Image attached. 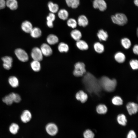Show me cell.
<instances>
[{"instance_id":"6da1fadb","label":"cell","mask_w":138,"mask_h":138,"mask_svg":"<svg viewBox=\"0 0 138 138\" xmlns=\"http://www.w3.org/2000/svg\"><path fill=\"white\" fill-rule=\"evenodd\" d=\"M84 75L82 82L86 90L90 94L98 95L102 89L99 80L89 72Z\"/></svg>"},{"instance_id":"7a4b0ae2","label":"cell","mask_w":138,"mask_h":138,"mask_svg":"<svg viewBox=\"0 0 138 138\" xmlns=\"http://www.w3.org/2000/svg\"><path fill=\"white\" fill-rule=\"evenodd\" d=\"M101 87L108 92L113 91L115 89L117 82L115 79H111L106 76H103L99 80Z\"/></svg>"},{"instance_id":"3957f363","label":"cell","mask_w":138,"mask_h":138,"mask_svg":"<svg viewBox=\"0 0 138 138\" xmlns=\"http://www.w3.org/2000/svg\"><path fill=\"white\" fill-rule=\"evenodd\" d=\"M111 19L114 23L121 26L126 24L128 21L126 16L122 13H117L115 15L112 16Z\"/></svg>"},{"instance_id":"277c9868","label":"cell","mask_w":138,"mask_h":138,"mask_svg":"<svg viewBox=\"0 0 138 138\" xmlns=\"http://www.w3.org/2000/svg\"><path fill=\"white\" fill-rule=\"evenodd\" d=\"M74 69L73 71L74 75L77 77L82 76L86 73L85 65L82 62H78L74 66Z\"/></svg>"},{"instance_id":"5b68a950","label":"cell","mask_w":138,"mask_h":138,"mask_svg":"<svg viewBox=\"0 0 138 138\" xmlns=\"http://www.w3.org/2000/svg\"><path fill=\"white\" fill-rule=\"evenodd\" d=\"M15 53L17 58L20 61L26 62L28 60V55L26 51L23 49H17L15 50Z\"/></svg>"},{"instance_id":"8992f818","label":"cell","mask_w":138,"mask_h":138,"mask_svg":"<svg viewBox=\"0 0 138 138\" xmlns=\"http://www.w3.org/2000/svg\"><path fill=\"white\" fill-rule=\"evenodd\" d=\"M31 55L33 60L40 61L43 59V55L40 48L37 47L34 48L32 50Z\"/></svg>"},{"instance_id":"52a82bcc","label":"cell","mask_w":138,"mask_h":138,"mask_svg":"<svg viewBox=\"0 0 138 138\" xmlns=\"http://www.w3.org/2000/svg\"><path fill=\"white\" fill-rule=\"evenodd\" d=\"M93 5L94 8L101 11H104L107 8V4L104 0H94Z\"/></svg>"},{"instance_id":"ba28073f","label":"cell","mask_w":138,"mask_h":138,"mask_svg":"<svg viewBox=\"0 0 138 138\" xmlns=\"http://www.w3.org/2000/svg\"><path fill=\"white\" fill-rule=\"evenodd\" d=\"M45 129L48 134L51 136L56 135L58 131L57 126L53 123H50L47 124L46 126Z\"/></svg>"},{"instance_id":"9c48e42d","label":"cell","mask_w":138,"mask_h":138,"mask_svg":"<svg viewBox=\"0 0 138 138\" xmlns=\"http://www.w3.org/2000/svg\"><path fill=\"white\" fill-rule=\"evenodd\" d=\"M43 55L48 56L51 55L53 52L52 49L49 45L47 43H43L40 48Z\"/></svg>"},{"instance_id":"30bf717a","label":"cell","mask_w":138,"mask_h":138,"mask_svg":"<svg viewBox=\"0 0 138 138\" xmlns=\"http://www.w3.org/2000/svg\"><path fill=\"white\" fill-rule=\"evenodd\" d=\"M126 107L128 112L130 115L136 113L138 111V105L134 102H129L127 103Z\"/></svg>"},{"instance_id":"8fae6325","label":"cell","mask_w":138,"mask_h":138,"mask_svg":"<svg viewBox=\"0 0 138 138\" xmlns=\"http://www.w3.org/2000/svg\"><path fill=\"white\" fill-rule=\"evenodd\" d=\"M3 62V66L6 70H9L12 67L13 60L12 58L8 56L3 57L2 59Z\"/></svg>"},{"instance_id":"7c38bea8","label":"cell","mask_w":138,"mask_h":138,"mask_svg":"<svg viewBox=\"0 0 138 138\" xmlns=\"http://www.w3.org/2000/svg\"><path fill=\"white\" fill-rule=\"evenodd\" d=\"M32 118L31 112L27 110H24L20 117L21 121L23 123H26L29 121Z\"/></svg>"},{"instance_id":"4fadbf2b","label":"cell","mask_w":138,"mask_h":138,"mask_svg":"<svg viewBox=\"0 0 138 138\" xmlns=\"http://www.w3.org/2000/svg\"><path fill=\"white\" fill-rule=\"evenodd\" d=\"M21 27L23 31L27 33H30L33 28L31 23L28 20H25L22 22Z\"/></svg>"},{"instance_id":"5bb4252c","label":"cell","mask_w":138,"mask_h":138,"mask_svg":"<svg viewBox=\"0 0 138 138\" xmlns=\"http://www.w3.org/2000/svg\"><path fill=\"white\" fill-rule=\"evenodd\" d=\"M76 98L82 103L87 100L88 97L87 94L83 91L80 90L78 92L75 96Z\"/></svg>"},{"instance_id":"9a60e30c","label":"cell","mask_w":138,"mask_h":138,"mask_svg":"<svg viewBox=\"0 0 138 138\" xmlns=\"http://www.w3.org/2000/svg\"><path fill=\"white\" fill-rule=\"evenodd\" d=\"M6 6L12 10H15L18 8V2L17 0H6Z\"/></svg>"},{"instance_id":"2e32d148","label":"cell","mask_w":138,"mask_h":138,"mask_svg":"<svg viewBox=\"0 0 138 138\" xmlns=\"http://www.w3.org/2000/svg\"><path fill=\"white\" fill-rule=\"evenodd\" d=\"M77 24L79 26L83 27L86 26L88 24V21L87 17L84 15L79 16L77 19Z\"/></svg>"},{"instance_id":"e0dca14e","label":"cell","mask_w":138,"mask_h":138,"mask_svg":"<svg viewBox=\"0 0 138 138\" xmlns=\"http://www.w3.org/2000/svg\"><path fill=\"white\" fill-rule=\"evenodd\" d=\"M114 59L117 62L122 63L125 61L126 57L123 53L121 52H118L116 53L114 55Z\"/></svg>"},{"instance_id":"ac0fdd59","label":"cell","mask_w":138,"mask_h":138,"mask_svg":"<svg viewBox=\"0 0 138 138\" xmlns=\"http://www.w3.org/2000/svg\"><path fill=\"white\" fill-rule=\"evenodd\" d=\"M76 44L77 47L81 50H87L89 48L87 43L85 41L81 39L77 41Z\"/></svg>"},{"instance_id":"d6986e66","label":"cell","mask_w":138,"mask_h":138,"mask_svg":"<svg viewBox=\"0 0 138 138\" xmlns=\"http://www.w3.org/2000/svg\"><path fill=\"white\" fill-rule=\"evenodd\" d=\"M59 41L58 37L55 35L51 34L47 38V41L49 44L53 45L57 43Z\"/></svg>"},{"instance_id":"ffe728a7","label":"cell","mask_w":138,"mask_h":138,"mask_svg":"<svg viewBox=\"0 0 138 138\" xmlns=\"http://www.w3.org/2000/svg\"><path fill=\"white\" fill-rule=\"evenodd\" d=\"M97 36L99 39L101 41H106L108 37L107 32L102 29H101L98 31Z\"/></svg>"},{"instance_id":"44dd1931","label":"cell","mask_w":138,"mask_h":138,"mask_svg":"<svg viewBox=\"0 0 138 138\" xmlns=\"http://www.w3.org/2000/svg\"><path fill=\"white\" fill-rule=\"evenodd\" d=\"M71 37L76 41L81 39L82 37V34L79 30L74 29L72 30L70 33Z\"/></svg>"},{"instance_id":"7402d4cb","label":"cell","mask_w":138,"mask_h":138,"mask_svg":"<svg viewBox=\"0 0 138 138\" xmlns=\"http://www.w3.org/2000/svg\"><path fill=\"white\" fill-rule=\"evenodd\" d=\"M8 82L10 85L13 88H16L19 85V81L18 78L15 76H12L9 77Z\"/></svg>"},{"instance_id":"603a6c76","label":"cell","mask_w":138,"mask_h":138,"mask_svg":"<svg viewBox=\"0 0 138 138\" xmlns=\"http://www.w3.org/2000/svg\"><path fill=\"white\" fill-rule=\"evenodd\" d=\"M31 36L34 38H37L41 36L42 31L41 29L37 27L33 28L30 33Z\"/></svg>"},{"instance_id":"cb8c5ba5","label":"cell","mask_w":138,"mask_h":138,"mask_svg":"<svg viewBox=\"0 0 138 138\" xmlns=\"http://www.w3.org/2000/svg\"><path fill=\"white\" fill-rule=\"evenodd\" d=\"M48 6L49 9L51 13H55L59 10L58 5L57 4L53 3L52 2H49L48 3Z\"/></svg>"},{"instance_id":"d4e9b609","label":"cell","mask_w":138,"mask_h":138,"mask_svg":"<svg viewBox=\"0 0 138 138\" xmlns=\"http://www.w3.org/2000/svg\"><path fill=\"white\" fill-rule=\"evenodd\" d=\"M58 16L61 19L65 20L68 18L69 14L67 10L63 9L60 10L58 13Z\"/></svg>"},{"instance_id":"484cf974","label":"cell","mask_w":138,"mask_h":138,"mask_svg":"<svg viewBox=\"0 0 138 138\" xmlns=\"http://www.w3.org/2000/svg\"><path fill=\"white\" fill-rule=\"evenodd\" d=\"M94 48L95 51L98 53H101L104 51V47L103 44L99 42H97L94 44Z\"/></svg>"},{"instance_id":"4316f807","label":"cell","mask_w":138,"mask_h":138,"mask_svg":"<svg viewBox=\"0 0 138 138\" xmlns=\"http://www.w3.org/2000/svg\"><path fill=\"white\" fill-rule=\"evenodd\" d=\"M65 1L67 6L73 8H77L80 4L79 0H65Z\"/></svg>"},{"instance_id":"83f0119b","label":"cell","mask_w":138,"mask_h":138,"mask_svg":"<svg viewBox=\"0 0 138 138\" xmlns=\"http://www.w3.org/2000/svg\"><path fill=\"white\" fill-rule=\"evenodd\" d=\"M40 61L33 60L30 63V66L34 72L39 71L41 68Z\"/></svg>"},{"instance_id":"f1b7e54d","label":"cell","mask_w":138,"mask_h":138,"mask_svg":"<svg viewBox=\"0 0 138 138\" xmlns=\"http://www.w3.org/2000/svg\"><path fill=\"white\" fill-rule=\"evenodd\" d=\"M121 43L122 46L126 49H129L131 45V41L127 38H124L122 39L121 40Z\"/></svg>"},{"instance_id":"f546056e","label":"cell","mask_w":138,"mask_h":138,"mask_svg":"<svg viewBox=\"0 0 138 138\" xmlns=\"http://www.w3.org/2000/svg\"><path fill=\"white\" fill-rule=\"evenodd\" d=\"M57 48L59 51L61 53L67 52L69 50L68 45L66 43L63 42L60 43L58 45Z\"/></svg>"},{"instance_id":"4dcf8cb0","label":"cell","mask_w":138,"mask_h":138,"mask_svg":"<svg viewBox=\"0 0 138 138\" xmlns=\"http://www.w3.org/2000/svg\"><path fill=\"white\" fill-rule=\"evenodd\" d=\"M118 123L120 125L124 126L126 125L127 120L125 115L122 114L118 115L117 118Z\"/></svg>"},{"instance_id":"1f68e13d","label":"cell","mask_w":138,"mask_h":138,"mask_svg":"<svg viewBox=\"0 0 138 138\" xmlns=\"http://www.w3.org/2000/svg\"><path fill=\"white\" fill-rule=\"evenodd\" d=\"M96 110L97 112L99 114H104L107 112V108L105 105L100 104L97 106Z\"/></svg>"},{"instance_id":"d6a6232c","label":"cell","mask_w":138,"mask_h":138,"mask_svg":"<svg viewBox=\"0 0 138 138\" xmlns=\"http://www.w3.org/2000/svg\"><path fill=\"white\" fill-rule=\"evenodd\" d=\"M19 129V126L17 124L13 123L10 125L9 130L11 133L15 134L17 133Z\"/></svg>"},{"instance_id":"836d02e7","label":"cell","mask_w":138,"mask_h":138,"mask_svg":"<svg viewBox=\"0 0 138 138\" xmlns=\"http://www.w3.org/2000/svg\"><path fill=\"white\" fill-rule=\"evenodd\" d=\"M2 101L6 105H11L14 102L13 98L10 94L3 97Z\"/></svg>"},{"instance_id":"e575fe53","label":"cell","mask_w":138,"mask_h":138,"mask_svg":"<svg viewBox=\"0 0 138 138\" xmlns=\"http://www.w3.org/2000/svg\"><path fill=\"white\" fill-rule=\"evenodd\" d=\"M112 102L116 105L119 106L123 104V101L121 98L118 96H115L112 99Z\"/></svg>"},{"instance_id":"d590c367","label":"cell","mask_w":138,"mask_h":138,"mask_svg":"<svg viewBox=\"0 0 138 138\" xmlns=\"http://www.w3.org/2000/svg\"><path fill=\"white\" fill-rule=\"evenodd\" d=\"M67 24L68 26L73 29L76 27L77 24L76 20L73 18L68 19L67 21Z\"/></svg>"},{"instance_id":"8d00e7d4","label":"cell","mask_w":138,"mask_h":138,"mask_svg":"<svg viewBox=\"0 0 138 138\" xmlns=\"http://www.w3.org/2000/svg\"><path fill=\"white\" fill-rule=\"evenodd\" d=\"M83 136L84 138H94L95 134L91 130L87 129L84 132Z\"/></svg>"},{"instance_id":"74e56055","label":"cell","mask_w":138,"mask_h":138,"mask_svg":"<svg viewBox=\"0 0 138 138\" xmlns=\"http://www.w3.org/2000/svg\"><path fill=\"white\" fill-rule=\"evenodd\" d=\"M130 65L133 70H137L138 68V61L137 59H132L129 62Z\"/></svg>"},{"instance_id":"f35d334b","label":"cell","mask_w":138,"mask_h":138,"mask_svg":"<svg viewBox=\"0 0 138 138\" xmlns=\"http://www.w3.org/2000/svg\"><path fill=\"white\" fill-rule=\"evenodd\" d=\"M10 94L13 98L14 102L18 103L20 102L21 101V97L18 94L14 93H12Z\"/></svg>"},{"instance_id":"ab89813d","label":"cell","mask_w":138,"mask_h":138,"mask_svg":"<svg viewBox=\"0 0 138 138\" xmlns=\"http://www.w3.org/2000/svg\"><path fill=\"white\" fill-rule=\"evenodd\" d=\"M55 19V16L54 13H49L46 17L47 21L53 22Z\"/></svg>"},{"instance_id":"60d3db41","label":"cell","mask_w":138,"mask_h":138,"mask_svg":"<svg viewBox=\"0 0 138 138\" xmlns=\"http://www.w3.org/2000/svg\"><path fill=\"white\" fill-rule=\"evenodd\" d=\"M126 138H136V135L135 131L132 130H130L128 132Z\"/></svg>"},{"instance_id":"b9f144b4","label":"cell","mask_w":138,"mask_h":138,"mask_svg":"<svg viewBox=\"0 0 138 138\" xmlns=\"http://www.w3.org/2000/svg\"><path fill=\"white\" fill-rule=\"evenodd\" d=\"M6 6V1L0 0V9L4 8Z\"/></svg>"},{"instance_id":"7bdbcfd3","label":"cell","mask_w":138,"mask_h":138,"mask_svg":"<svg viewBox=\"0 0 138 138\" xmlns=\"http://www.w3.org/2000/svg\"><path fill=\"white\" fill-rule=\"evenodd\" d=\"M133 53L137 55L138 54V45L137 44L135 45L133 48Z\"/></svg>"},{"instance_id":"ee69618b","label":"cell","mask_w":138,"mask_h":138,"mask_svg":"<svg viewBox=\"0 0 138 138\" xmlns=\"http://www.w3.org/2000/svg\"><path fill=\"white\" fill-rule=\"evenodd\" d=\"M47 24L48 26L50 28H53V22L52 21H47Z\"/></svg>"},{"instance_id":"f6af8a7d","label":"cell","mask_w":138,"mask_h":138,"mask_svg":"<svg viewBox=\"0 0 138 138\" xmlns=\"http://www.w3.org/2000/svg\"><path fill=\"white\" fill-rule=\"evenodd\" d=\"M134 2L135 5L137 6L138 5V0H134Z\"/></svg>"}]
</instances>
